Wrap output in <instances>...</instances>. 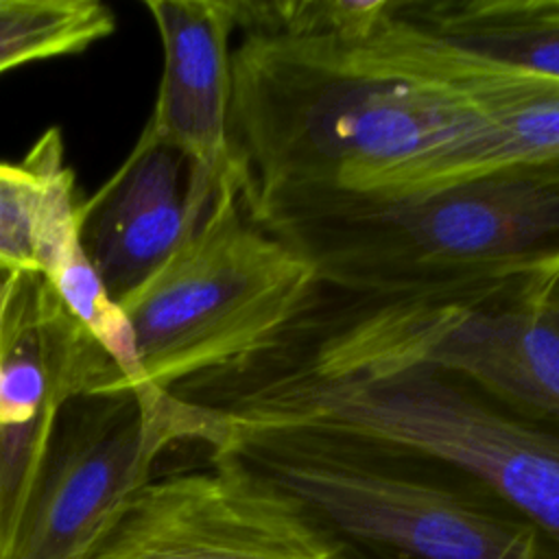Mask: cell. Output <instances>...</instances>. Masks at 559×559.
<instances>
[{
	"instance_id": "12",
	"label": "cell",
	"mask_w": 559,
	"mask_h": 559,
	"mask_svg": "<svg viewBox=\"0 0 559 559\" xmlns=\"http://www.w3.org/2000/svg\"><path fill=\"white\" fill-rule=\"evenodd\" d=\"M465 83L485 114V129L459 148L369 192H417L507 166L559 162V81L465 61Z\"/></svg>"
},
{
	"instance_id": "2",
	"label": "cell",
	"mask_w": 559,
	"mask_h": 559,
	"mask_svg": "<svg viewBox=\"0 0 559 559\" xmlns=\"http://www.w3.org/2000/svg\"><path fill=\"white\" fill-rule=\"evenodd\" d=\"M214 415L210 467L277 502L321 559H555L485 487L426 452L325 424Z\"/></svg>"
},
{
	"instance_id": "13",
	"label": "cell",
	"mask_w": 559,
	"mask_h": 559,
	"mask_svg": "<svg viewBox=\"0 0 559 559\" xmlns=\"http://www.w3.org/2000/svg\"><path fill=\"white\" fill-rule=\"evenodd\" d=\"M26 162L39 173L41 192L35 214V273H39L66 310L87 330L124 376L142 386L131 325L109 297L79 240V201L74 175L63 159L59 129H48L28 151Z\"/></svg>"
},
{
	"instance_id": "6",
	"label": "cell",
	"mask_w": 559,
	"mask_h": 559,
	"mask_svg": "<svg viewBox=\"0 0 559 559\" xmlns=\"http://www.w3.org/2000/svg\"><path fill=\"white\" fill-rule=\"evenodd\" d=\"M319 282L284 242L249 221L236 170L186 245L120 304L144 389L170 391L271 345Z\"/></svg>"
},
{
	"instance_id": "9",
	"label": "cell",
	"mask_w": 559,
	"mask_h": 559,
	"mask_svg": "<svg viewBox=\"0 0 559 559\" xmlns=\"http://www.w3.org/2000/svg\"><path fill=\"white\" fill-rule=\"evenodd\" d=\"M76 559H321L253 485L216 467L151 478Z\"/></svg>"
},
{
	"instance_id": "4",
	"label": "cell",
	"mask_w": 559,
	"mask_h": 559,
	"mask_svg": "<svg viewBox=\"0 0 559 559\" xmlns=\"http://www.w3.org/2000/svg\"><path fill=\"white\" fill-rule=\"evenodd\" d=\"M173 395L225 417L325 424L426 452L485 487L559 559V421L461 376L428 365L312 371L251 354Z\"/></svg>"
},
{
	"instance_id": "14",
	"label": "cell",
	"mask_w": 559,
	"mask_h": 559,
	"mask_svg": "<svg viewBox=\"0 0 559 559\" xmlns=\"http://www.w3.org/2000/svg\"><path fill=\"white\" fill-rule=\"evenodd\" d=\"M391 13L459 59L559 81V0H393Z\"/></svg>"
},
{
	"instance_id": "1",
	"label": "cell",
	"mask_w": 559,
	"mask_h": 559,
	"mask_svg": "<svg viewBox=\"0 0 559 559\" xmlns=\"http://www.w3.org/2000/svg\"><path fill=\"white\" fill-rule=\"evenodd\" d=\"M485 129L465 63L391 15L365 37L242 35L229 157L240 203L365 192Z\"/></svg>"
},
{
	"instance_id": "8",
	"label": "cell",
	"mask_w": 559,
	"mask_h": 559,
	"mask_svg": "<svg viewBox=\"0 0 559 559\" xmlns=\"http://www.w3.org/2000/svg\"><path fill=\"white\" fill-rule=\"evenodd\" d=\"M120 389L131 386L48 282L15 273L0 323V559L11 555L63 402Z\"/></svg>"
},
{
	"instance_id": "15",
	"label": "cell",
	"mask_w": 559,
	"mask_h": 559,
	"mask_svg": "<svg viewBox=\"0 0 559 559\" xmlns=\"http://www.w3.org/2000/svg\"><path fill=\"white\" fill-rule=\"evenodd\" d=\"M114 26L111 9L96 0H0V74L85 50Z\"/></svg>"
},
{
	"instance_id": "5",
	"label": "cell",
	"mask_w": 559,
	"mask_h": 559,
	"mask_svg": "<svg viewBox=\"0 0 559 559\" xmlns=\"http://www.w3.org/2000/svg\"><path fill=\"white\" fill-rule=\"evenodd\" d=\"M255 354L312 371L428 365L559 421V271L402 295L319 286Z\"/></svg>"
},
{
	"instance_id": "7",
	"label": "cell",
	"mask_w": 559,
	"mask_h": 559,
	"mask_svg": "<svg viewBox=\"0 0 559 559\" xmlns=\"http://www.w3.org/2000/svg\"><path fill=\"white\" fill-rule=\"evenodd\" d=\"M207 435L210 415L166 391L72 395L55 417L9 559H76L168 448Z\"/></svg>"
},
{
	"instance_id": "17",
	"label": "cell",
	"mask_w": 559,
	"mask_h": 559,
	"mask_svg": "<svg viewBox=\"0 0 559 559\" xmlns=\"http://www.w3.org/2000/svg\"><path fill=\"white\" fill-rule=\"evenodd\" d=\"M13 280H15V273L0 266V323H2V314H4V308H7V299H9V293H11Z\"/></svg>"
},
{
	"instance_id": "11",
	"label": "cell",
	"mask_w": 559,
	"mask_h": 559,
	"mask_svg": "<svg viewBox=\"0 0 559 559\" xmlns=\"http://www.w3.org/2000/svg\"><path fill=\"white\" fill-rule=\"evenodd\" d=\"M157 26L164 70L148 127L186 153L205 175L223 181L229 157L231 0H146Z\"/></svg>"
},
{
	"instance_id": "3",
	"label": "cell",
	"mask_w": 559,
	"mask_h": 559,
	"mask_svg": "<svg viewBox=\"0 0 559 559\" xmlns=\"http://www.w3.org/2000/svg\"><path fill=\"white\" fill-rule=\"evenodd\" d=\"M319 286L402 295L559 271V162L373 194L325 190L242 207Z\"/></svg>"
},
{
	"instance_id": "16",
	"label": "cell",
	"mask_w": 559,
	"mask_h": 559,
	"mask_svg": "<svg viewBox=\"0 0 559 559\" xmlns=\"http://www.w3.org/2000/svg\"><path fill=\"white\" fill-rule=\"evenodd\" d=\"M41 192L31 162L0 164V266L35 273V214Z\"/></svg>"
},
{
	"instance_id": "10",
	"label": "cell",
	"mask_w": 559,
	"mask_h": 559,
	"mask_svg": "<svg viewBox=\"0 0 559 559\" xmlns=\"http://www.w3.org/2000/svg\"><path fill=\"white\" fill-rule=\"evenodd\" d=\"M221 183L146 124L114 175L79 203L81 247L118 306L199 229Z\"/></svg>"
}]
</instances>
